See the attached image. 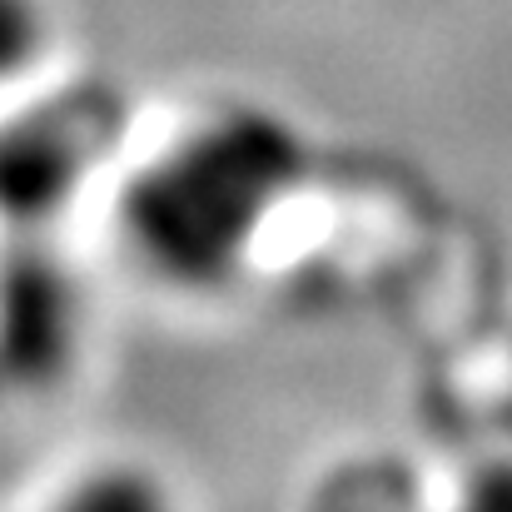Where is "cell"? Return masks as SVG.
<instances>
[{
	"instance_id": "5",
	"label": "cell",
	"mask_w": 512,
	"mask_h": 512,
	"mask_svg": "<svg viewBox=\"0 0 512 512\" xmlns=\"http://www.w3.org/2000/svg\"><path fill=\"white\" fill-rule=\"evenodd\" d=\"M80 503H90V508H115V503L155 508L160 498L150 493V483H145V478H135V473H110V478H95L90 488H80Z\"/></svg>"
},
{
	"instance_id": "2",
	"label": "cell",
	"mask_w": 512,
	"mask_h": 512,
	"mask_svg": "<svg viewBox=\"0 0 512 512\" xmlns=\"http://www.w3.org/2000/svg\"><path fill=\"white\" fill-rule=\"evenodd\" d=\"M105 150V105L85 95H50L0 120V219L50 224L90 179Z\"/></svg>"
},
{
	"instance_id": "1",
	"label": "cell",
	"mask_w": 512,
	"mask_h": 512,
	"mask_svg": "<svg viewBox=\"0 0 512 512\" xmlns=\"http://www.w3.org/2000/svg\"><path fill=\"white\" fill-rule=\"evenodd\" d=\"M274 150L264 125H214L170 150L130 189V239L174 279L219 274L264 219L274 194Z\"/></svg>"
},
{
	"instance_id": "3",
	"label": "cell",
	"mask_w": 512,
	"mask_h": 512,
	"mask_svg": "<svg viewBox=\"0 0 512 512\" xmlns=\"http://www.w3.org/2000/svg\"><path fill=\"white\" fill-rule=\"evenodd\" d=\"M75 294L50 264L20 259L0 269V368L15 383H40L75 353Z\"/></svg>"
},
{
	"instance_id": "4",
	"label": "cell",
	"mask_w": 512,
	"mask_h": 512,
	"mask_svg": "<svg viewBox=\"0 0 512 512\" xmlns=\"http://www.w3.org/2000/svg\"><path fill=\"white\" fill-rule=\"evenodd\" d=\"M50 50L45 0H0V90L20 85Z\"/></svg>"
}]
</instances>
